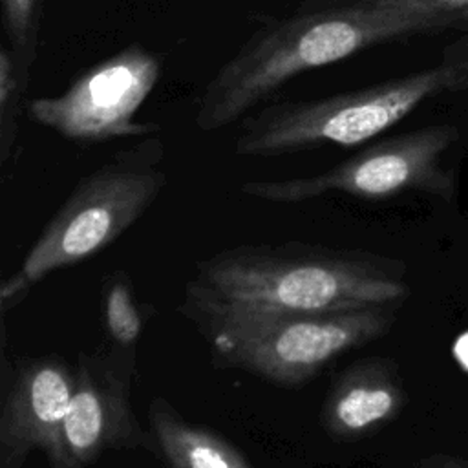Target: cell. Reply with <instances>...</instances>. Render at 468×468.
Masks as SVG:
<instances>
[{"label": "cell", "instance_id": "7a4b0ae2", "mask_svg": "<svg viewBox=\"0 0 468 468\" xmlns=\"http://www.w3.org/2000/svg\"><path fill=\"white\" fill-rule=\"evenodd\" d=\"M468 24L422 0H311L256 31L207 82L196 124L214 132L241 119L292 77L366 48L417 33Z\"/></svg>", "mask_w": 468, "mask_h": 468}, {"label": "cell", "instance_id": "6da1fadb", "mask_svg": "<svg viewBox=\"0 0 468 468\" xmlns=\"http://www.w3.org/2000/svg\"><path fill=\"white\" fill-rule=\"evenodd\" d=\"M404 267L358 249L302 241L238 245L203 258L179 311L197 327L267 314L325 313L399 303Z\"/></svg>", "mask_w": 468, "mask_h": 468}, {"label": "cell", "instance_id": "52a82bcc", "mask_svg": "<svg viewBox=\"0 0 468 468\" xmlns=\"http://www.w3.org/2000/svg\"><path fill=\"white\" fill-rule=\"evenodd\" d=\"M161 68L155 53L130 44L86 69L60 95L31 99L26 108L31 121L75 143L148 135L159 126L137 122L135 115L157 84Z\"/></svg>", "mask_w": 468, "mask_h": 468}, {"label": "cell", "instance_id": "4fadbf2b", "mask_svg": "<svg viewBox=\"0 0 468 468\" xmlns=\"http://www.w3.org/2000/svg\"><path fill=\"white\" fill-rule=\"evenodd\" d=\"M29 82V73L22 68L11 48L0 49V163L11 157L16 133L22 93Z\"/></svg>", "mask_w": 468, "mask_h": 468}, {"label": "cell", "instance_id": "9a60e30c", "mask_svg": "<svg viewBox=\"0 0 468 468\" xmlns=\"http://www.w3.org/2000/svg\"><path fill=\"white\" fill-rule=\"evenodd\" d=\"M419 468H468V461L452 455H431L422 459Z\"/></svg>", "mask_w": 468, "mask_h": 468}, {"label": "cell", "instance_id": "7c38bea8", "mask_svg": "<svg viewBox=\"0 0 468 468\" xmlns=\"http://www.w3.org/2000/svg\"><path fill=\"white\" fill-rule=\"evenodd\" d=\"M101 324L108 349L137 356V346L146 329V314L133 283L124 271L106 276L101 294Z\"/></svg>", "mask_w": 468, "mask_h": 468}, {"label": "cell", "instance_id": "5bb4252c", "mask_svg": "<svg viewBox=\"0 0 468 468\" xmlns=\"http://www.w3.org/2000/svg\"><path fill=\"white\" fill-rule=\"evenodd\" d=\"M42 0H2L4 27L9 48L29 73L37 53V33Z\"/></svg>", "mask_w": 468, "mask_h": 468}, {"label": "cell", "instance_id": "5b68a950", "mask_svg": "<svg viewBox=\"0 0 468 468\" xmlns=\"http://www.w3.org/2000/svg\"><path fill=\"white\" fill-rule=\"evenodd\" d=\"M395 303L325 313L241 316L210 324L201 335L212 362L239 369L285 389L300 388L333 360L384 336Z\"/></svg>", "mask_w": 468, "mask_h": 468}, {"label": "cell", "instance_id": "ba28073f", "mask_svg": "<svg viewBox=\"0 0 468 468\" xmlns=\"http://www.w3.org/2000/svg\"><path fill=\"white\" fill-rule=\"evenodd\" d=\"M137 356L112 349L80 351L75 389L64 419L60 452L53 468H88L106 452H146L159 457L132 402Z\"/></svg>", "mask_w": 468, "mask_h": 468}, {"label": "cell", "instance_id": "3957f363", "mask_svg": "<svg viewBox=\"0 0 468 468\" xmlns=\"http://www.w3.org/2000/svg\"><path fill=\"white\" fill-rule=\"evenodd\" d=\"M157 137L117 152L79 179L26 258L0 283V314L15 309L46 276L97 256L117 241L168 183Z\"/></svg>", "mask_w": 468, "mask_h": 468}, {"label": "cell", "instance_id": "30bf717a", "mask_svg": "<svg viewBox=\"0 0 468 468\" xmlns=\"http://www.w3.org/2000/svg\"><path fill=\"white\" fill-rule=\"evenodd\" d=\"M406 406L397 367L382 356H367L344 367L329 384L320 408V426L335 442H353L378 433Z\"/></svg>", "mask_w": 468, "mask_h": 468}, {"label": "cell", "instance_id": "9c48e42d", "mask_svg": "<svg viewBox=\"0 0 468 468\" xmlns=\"http://www.w3.org/2000/svg\"><path fill=\"white\" fill-rule=\"evenodd\" d=\"M75 389V366L58 355H40L2 367L0 468H24L31 452L57 464L60 435Z\"/></svg>", "mask_w": 468, "mask_h": 468}, {"label": "cell", "instance_id": "277c9868", "mask_svg": "<svg viewBox=\"0 0 468 468\" xmlns=\"http://www.w3.org/2000/svg\"><path fill=\"white\" fill-rule=\"evenodd\" d=\"M461 69L442 64L360 90L271 104L245 117L234 152L245 157H276L364 144L395 126L430 95L450 90Z\"/></svg>", "mask_w": 468, "mask_h": 468}, {"label": "cell", "instance_id": "e0dca14e", "mask_svg": "<svg viewBox=\"0 0 468 468\" xmlns=\"http://www.w3.org/2000/svg\"><path fill=\"white\" fill-rule=\"evenodd\" d=\"M450 90H468V68H463Z\"/></svg>", "mask_w": 468, "mask_h": 468}, {"label": "cell", "instance_id": "8992f818", "mask_svg": "<svg viewBox=\"0 0 468 468\" xmlns=\"http://www.w3.org/2000/svg\"><path fill=\"white\" fill-rule=\"evenodd\" d=\"M457 137L459 132L452 124L419 128L367 144L324 172L245 181L239 192L280 205L303 203L335 192L366 201H380L402 192H426L450 199L453 177L442 168L441 157Z\"/></svg>", "mask_w": 468, "mask_h": 468}, {"label": "cell", "instance_id": "8fae6325", "mask_svg": "<svg viewBox=\"0 0 468 468\" xmlns=\"http://www.w3.org/2000/svg\"><path fill=\"white\" fill-rule=\"evenodd\" d=\"M148 422L166 468H252L243 452L208 426L188 420L165 397H154Z\"/></svg>", "mask_w": 468, "mask_h": 468}, {"label": "cell", "instance_id": "2e32d148", "mask_svg": "<svg viewBox=\"0 0 468 468\" xmlns=\"http://www.w3.org/2000/svg\"><path fill=\"white\" fill-rule=\"evenodd\" d=\"M422 2L439 11L468 15V0H422Z\"/></svg>", "mask_w": 468, "mask_h": 468}]
</instances>
